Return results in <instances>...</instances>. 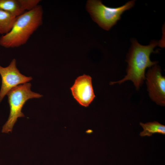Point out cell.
Returning a JSON list of instances; mask_svg holds the SVG:
<instances>
[{
    "label": "cell",
    "instance_id": "cell-7",
    "mask_svg": "<svg viewBox=\"0 0 165 165\" xmlns=\"http://www.w3.org/2000/svg\"><path fill=\"white\" fill-rule=\"evenodd\" d=\"M70 89L75 99L84 107H88L95 97L92 78L88 75H84L77 77Z\"/></svg>",
    "mask_w": 165,
    "mask_h": 165
},
{
    "label": "cell",
    "instance_id": "cell-4",
    "mask_svg": "<svg viewBox=\"0 0 165 165\" xmlns=\"http://www.w3.org/2000/svg\"><path fill=\"white\" fill-rule=\"evenodd\" d=\"M135 3V0H131L121 6L111 8L104 5L101 1L89 0L86 7L93 20L102 28L109 31L120 19L122 14L133 7Z\"/></svg>",
    "mask_w": 165,
    "mask_h": 165
},
{
    "label": "cell",
    "instance_id": "cell-3",
    "mask_svg": "<svg viewBox=\"0 0 165 165\" xmlns=\"http://www.w3.org/2000/svg\"><path fill=\"white\" fill-rule=\"evenodd\" d=\"M30 83L19 85L7 94L10 107V113L7 120L2 127V132H11L17 119L24 117L21 110L26 101L33 98H39L42 95L31 91Z\"/></svg>",
    "mask_w": 165,
    "mask_h": 165
},
{
    "label": "cell",
    "instance_id": "cell-1",
    "mask_svg": "<svg viewBox=\"0 0 165 165\" xmlns=\"http://www.w3.org/2000/svg\"><path fill=\"white\" fill-rule=\"evenodd\" d=\"M131 41V45L126 60L128 64L127 74L122 79L111 82V84H120L126 81L130 80L133 82L136 89L138 90L145 79L146 69L157 63L156 61H151L150 56L152 53H157V51H154V49L158 45V42L153 40L149 45L144 46L139 43L135 39H132Z\"/></svg>",
    "mask_w": 165,
    "mask_h": 165
},
{
    "label": "cell",
    "instance_id": "cell-10",
    "mask_svg": "<svg viewBox=\"0 0 165 165\" xmlns=\"http://www.w3.org/2000/svg\"><path fill=\"white\" fill-rule=\"evenodd\" d=\"M140 125L143 129L140 135L141 137L150 136L153 134L158 133L165 134V126L157 122L154 121L152 122H148L145 123H140Z\"/></svg>",
    "mask_w": 165,
    "mask_h": 165
},
{
    "label": "cell",
    "instance_id": "cell-8",
    "mask_svg": "<svg viewBox=\"0 0 165 165\" xmlns=\"http://www.w3.org/2000/svg\"><path fill=\"white\" fill-rule=\"evenodd\" d=\"M17 17L9 12L0 10V34L3 35L10 31Z\"/></svg>",
    "mask_w": 165,
    "mask_h": 165
},
{
    "label": "cell",
    "instance_id": "cell-5",
    "mask_svg": "<svg viewBox=\"0 0 165 165\" xmlns=\"http://www.w3.org/2000/svg\"><path fill=\"white\" fill-rule=\"evenodd\" d=\"M160 67L156 64L149 68L145 76L149 97L157 104L165 105V78Z\"/></svg>",
    "mask_w": 165,
    "mask_h": 165
},
{
    "label": "cell",
    "instance_id": "cell-6",
    "mask_svg": "<svg viewBox=\"0 0 165 165\" xmlns=\"http://www.w3.org/2000/svg\"><path fill=\"white\" fill-rule=\"evenodd\" d=\"M2 85L0 91V103L12 88L31 80V77L21 74L16 67V60L13 59L7 67L0 65Z\"/></svg>",
    "mask_w": 165,
    "mask_h": 165
},
{
    "label": "cell",
    "instance_id": "cell-11",
    "mask_svg": "<svg viewBox=\"0 0 165 165\" xmlns=\"http://www.w3.org/2000/svg\"><path fill=\"white\" fill-rule=\"evenodd\" d=\"M21 6L25 11L31 10L38 5L40 0H20Z\"/></svg>",
    "mask_w": 165,
    "mask_h": 165
},
{
    "label": "cell",
    "instance_id": "cell-2",
    "mask_svg": "<svg viewBox=\"0 0 165 165\" xmlns=\"http://www.w3.org/2000/svg\"><path fill=\"white\" fill-rule=\"evenodd\" d=\"M43 14L42 7L38 5L17 16L10 31L0 37V46L5 48H14L26 43L42 24Z\"/></svg>",
    "mask_w": 165,
    "mask_h": 165
},
{
    "label": "cell",
    "instance_id": "cell-9",
    "mask_svg": "<svg viewBox=\"0 0 165 165\" xmlns=\"http://www.w3.org/2000/svg\"><path fill=\"white\" fill-rule=\"evenodd\" d=\"M0 10L9 12L16 16L25 12L20 0H0Z\"/></svg>",
    "mask_w": 165,
    "mask_h": 165
}]
</instances>
